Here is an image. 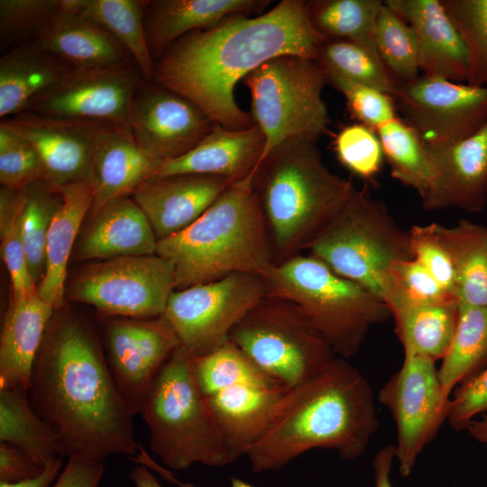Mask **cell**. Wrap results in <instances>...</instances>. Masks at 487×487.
I'll return each mask as SVG.
<instances>
[{
    "label": "cell",
    "instance_id": "obj_1",
    "mask_svg": "<svg viewBox=\"0 0 487 487\" xmlns=\"http://www.w3.org/2000/svg\"><path fill=\"white\" fill-rule=\"evenodd\" d=\"M325 40L308 18L306 1L282 0L264 14L232 15L179 39L159 58L153 78L216 124L242 130L255 124L235 102L238 81L278 56L314 60Z\"/></svg>",
    "mask_w": 487,
    "mask_h": 487
},
{
    "label": "cell",
    "instance_id": "obj_2",
    "mask_svg": "<svg viewBox=\"0 0 487 487\" xmlns=\"http://www.w3.org/2000/svg\"><path fill=\"white\" fill-rule=\"evenodd\" d=\"M35 413L56 433L61 457L103 462L137 455L133 415L118 392L89 326L52 317L34 359L27 391Z\"/></svg>",
    "mask_w": 487,
    "mask_h": 487
},
{
    "label": "cell",
    "instance_id": "obj_3",
    "mask_svg": "<svg viewBox=\"0 0 487 487\" xmlns=\"http://www.w3.org/2000/svg\"><path fill=\"white\" fill-rule=\"evenodd\" d=\"M379 426L367 378L347 359L326 369L285 396L270 426L248 450L254 473L277 471L305 452L330 449L355 460Z\"/></svg>",
    "mask_w": 487,
    "mask_h": 487
},
{
    "label": "cell",
    "instance_id": "obj_4",
    "mask_svg": "<svg viewBox=\"0 0 487 487\" xmlns=\"http://www.w3.org/2000/svg\"><path fill=\"white\" fill-rule=\"evenodd\" d=\"M273 264L308 250L342 210L354 188L331 172L317 142L292 138L271 150L253 177Z\"/></svg>",
    "mask_w": 487,
    "mask_h": 487
},
{
    "label": "cell",
    "instance_id": "obj_5",
    "mask_svg": "<svg viewBox=\"0 0 487 487\" xmlns=\"http://www.w3.org/2000/svg\"><path fill=\"white\" fill-rule=\"evenodd\" d=\"M253 174L230 185L193 224L158 241L156 254L175 269V290L234 273L265 278L273 265Z\"/></svg>",
    "mask_w": 487,
    "mask_h": 487
},
{
    "label": "cell",
    "instance_id": "obj_6",
    "mask_svg": "<svg viewBox=\"0 0 487 487\" xmlns=\"http://www.w3.org/2000/svg\"><path fill=\"white\" fill-rule=\"evenodd\" d=\"M264 280L267 295L297 305L344 359L355 355L370 331L391 317L381 298L309 253L273 264Z\"/></svg>",
    "mask_w": 487,
    "mask_h": 487
},
{
    "label": "cell",
    "instance_id": "obj_7",
    "mask_svg": "<svg viewBox=\"0 0 487 487\" xmlns=\"http://www.w3.org/2000/svg\"><path fill=\"white\" fill-rule=\"evenodd\" d=\"M141 415L150 448L169 468L231 464L221 432L200 391L193 358L179 345L165 361L143 401Z\"/></svg>",
    "mask_w": 487,
    "mask_h": 487
},
{
    "label": "cell",
    "instance_id": "obj_8",
    "mask_svg": "<svg viewBox=\"0 0 487 487\" xmlns=\"http://www.w3.org/2000/svg\"><path fill=\"white\" fill-rule=\"evenodd\" d=\"M193 371L233 463L265 433L289 390L229 341L193 359Z\"/></svg>",
    "mask_w": 487,
    "mask_h": 487
},
{
    "label": "cell",
    "instance_id": "obj_9",
    "mask_svg": "<svg viewBox=\"0 0 487 487\" xmlns=\"http://www.w3.org/2000/svg\"><path fill=\"white\" fill-rule=\"evenodd\" d=\"M308 250L335 273L381 299V284L390 268L413 258L409 231L398 225L382 201L356 188Z\"/></svg>",
    "mask_w": 487,
    "mask_h": 487
},
{
    "label": "cell",
    "instance_id": "obj_10",
    "mask_svg": "<svg viewBox=\"0 0 487 487\" xmlns=\"http://www.w3.org/2000/svg\"><path fill=\"white\" fill-rule=\"evenodd\" d=\"M229 342L289 390L309 381L337 357L297 305L270 295L234 326Z\"/></svg>",
    "mask_w": 487,
    "mask_h": 487
},
{
    "label": "cell",
    "instance_id": "obj_11",
    "mask_svg": "<svg viewBox=\"0 0 487 487\" xmlns=\"http://www.w3.org/2000/svg\"><path fill=\"white\" fill-rule=\"evenodd\" d=\"M251 94V116L265 136L262 159L286 140L317 142L330 124L322 92L325 75L315 60L275 57L244 78ZM261 159V161H262Z\"/></svg>",
    "mask_w": 487,
    "mask_h": 487
},
{
    "label": "cell",
    "instance_id": "obj_12",
    "mask_svg": "<svg viewBox=\"0 0 487 487\" xmlns=\"http://www.w3.org/2000/svg\"><path fill=\"white\" fill-rule=\"evenodd\" d=\"M174 290L170 260L158 254L123 256L83 268L70 283L69 297L107 317L152 318L164 314Z\"/></svg>",
    "mask_w": 487,
    "mask_h": 487
},
{
    "label": "cell",
    "instance_id": "obj_13",
    "mask_svg": "<svg viewBox=\"0 0 487 487\" xmlns=\"http://www.w3.org/2000/svg\"><path fill=\"white\" fill-rule=\"evenodd\" d=\"M264 278L234 273L174 290L163 317L193 359L225 345L234 326L266 295Z\"/></svg>",
    "mask_w": 487,
    "mask_h": 487
},
{
    "label": "cell",
    "instance_id": "obj_14",
    "mask_svg": "<svg viewBox=\"0 0 487 487\" xmlns=\"http://www.w3.org/2000/svg\"><path fill=\"white\" fill-rule=\"evenodd\" d=\"M378 400L393 417L395 458L400 474L409 476L421 452L447 419L450 400L444 397L436 362L404 354L400 368L380 389Z\"/></svg>",
    "mask_w": 487,
    "mask_h": 487
},
{
    "label": "cell",
    "instance_id": "obj_15",
    "mask_svg": "<svg viewBox=\"0 0 487 487\" xmlns=\"http://www.w3.org/2000/svg\"><path fill=\"white\" fill-rule=\"evenodd\" d=\"M393 100L427 148L462 142L487 124V87L421 75L398 84Z\"/></svg>",
    "mask_w": 487,
    "mask_h": 487
},
{
    "label": "cell",
    "instance_id": "obj_16",
    "mask_svg": "<svg viewBox=\"0 0 487 487\" xmlns=\"http://www.w3.org/2000/svg\"><path fill=\"white\" fill-rule=\"evenodd\" d=\"M129 60L99 67L73 69L37 96L26 111L56 118L106 122L127 126L133 95L140 85ZM139 69V68H138Z\"/></svg>",
    "mask_w": 487,
    "mask_h": 487
},
{
    "label": "cell",
    "instance_id": "obj_17",
    "mask_svg": "<svg viewBox=\"0 0 487 487\" xmlns=\"http://www.w3.org/2000/svg\"><path fill=\"white\" fill-rule=\"evenodd\" d=\"M104 331L106 358L116 389L130 412L141 414L150 387L179 341L163 315L111 317Z\"/></svg>",
    "mask_w": 487,
    "mask_h": 487
},
{
    "label": "cell",
    "instance_id": "obj_18",
    "mask_svg": "<svg viewBox=\"0 0 487 487\" xmlns=\"http://www.w3.org/2000/svg\"><path fill=\"white\" fill-rule=\"evenodd\" d=\"M215 124L194 102L161 86L139 85L128 118L139 147L162 162L190 152Z\"/></svg>",
    "mask_w": 487,
    "mask_h": 487
},
{
    "label": "cell",
    "instance_id": "obj_19",
    "mask_svg": "<svg viewBox=\"0 0 487 487\" xmlns=\"http://www.w3.org/2000/svg\"><path fill=\"white\" fill-rule=\"evenodd\" d=\"M1 124L25 138L36 150L45 179L61 189L88 180L94 144L106 122L56 118L29 111Z\"/></svg>",
    "mask_w": 487,
    "mask_h": 487
},
{
    "label": "cell",
    "instance_id": "obj_20",
    "mask_svg": "<svg viewBox=\"0 0 487 487\" xmlns=\"http://www.w3.org/2000/svg\"><path fill=\"white\" fill-rule=\"evenodd\" d=\"M427 150L434 178L421 200L423 207L430 211L451 207L469 213L482 211L487 205V124L462 142Z\"/></svg>",
    "mask_w": 487,
    "mask_h": 487
},
{
    "label": "cell",
    "instance_id": "obj_21",
    "mask_svg": "<svg viewBox=\"0 0 487 487\" xmlns=\"http://www.w3.org/2000/svg\"><path fill=\"white\" fill-rule=\"evenodd\" d=\"M232 184L219 176L172 174L148 179L133 191L132 198L160 241L193 224Z\"/></svg>",
    "mask_w": 487,
    "mask_h": 487
},
{
    "label": "cell",
    "instance_id": "obj_22",
    "mask_svg": "<svg viewBox=\"0 0 487 487\" xmlns=\"http://www.w3.org/2000/svg\"><path fill=\"white\" fill-rule=\"evenodd\" d=\"M72 256L78 261L156 254L158 240L141 207L130 196L90 210Z\"/></svg>",
    "mask_w": 487,
    "mask_h": 487
},
{
    "label": "cell",
    "instance_id": "obj_23",
    "mask_svg": "<svg viewBox=\"0 0 487 487\" xmlns=\"http://www.w3.org/2000/svg\"><path fill=\"white\" fill-rule=\"evenodd\" d=\"M384 3L414 30L419 70L423 75L466 82L467 52L440 0H387Z\"/></svg>",
    "mask_w": 487,
    "mask_h": 487
},
{
    "label": "cell",
    "instance_id": "obj_24",
    "mask_svg": "<svg viewBox=\"0 0 487 487\" xmlns=\"http://www.w3.org/2000/svg\"><path fill=\"white\" fill-rule=\"evenodd\" d=\"M164 162L147 155L127 126L108 124L96 136L88 182L96 210L116 198L132 195L156 176Z\"/></svg>",
    "mask_w": 487,
    "mask_h": 487
},
{
    "label": "cell",
    "instance_id": "obj_25",
    "mask_svg": "<svg viewBox=\"0 0 487 487\" xmlns=\"http://www.w3.org/2000/svg\"><path fill=\"white\" fill-rule=\"evenodd\" d=\"M265 148V136L256 124L232 130L215 124L201 142L185 155L165 161L156 177L202 174L234 183L253 175Z\"/></svg>",
    "mask_w": 487,
    "mask_h": 487
},
{
    "label": "cell",
    "instance_id": "obj_26",
    "mask_svg": "<svg viewBox=\"0 0 487 487\" xmlns=\"http://www.w3.org/2000/svg\"><path fill=\"white\" fill-rule=\"evenodd\" d=\"M269 0H156L144 2V29L150 52L160 58L172 44L196 31L237 14L263 10Z\"/></svg>",
    "mask_w": 487,
    "mask_h": 487
},
{
    "label": "cell",
    "instance_id": "obj_27",
    "mask_svg": "<svg viewBox=\"0 0 487 487\" xmlns=\"http://www.w3.org/2000/svg\"><path fill=\"white\" fill-rule=\"evenodd\" d=\"M55 309L37 292L11 299L0 337V389L28 391L34 359Z\"/></svg>",
    "mask_w": 487,
    "mask_h": 487
},
{
    "label": "cell",
    "instance_id": "obj_28",
    "mask_svg": "<svg viewBox=\"0 0 487 487\" xmlns=\"http://www.w3.org/2000/svg\"><path fill=\"white\" fill-rule=\"evenodd\" d=\"M60 2V10L36 38L45 50L73 69L110 65L131 58L126 49L99 24Z\"/></svg>",
    "mask_w": 487,
    "mask_h": 487
},
{
    "label": "cell",
    "instance_id": "obj_29",
    "mask_svg": "<svg viewBox=\"0 0 487 487\" xmlns=\"http://www.w3.org/2000/svg\"><path fill=\"white\" fill-rule=\"evenodd\" d=\"M72 67L45 50L37 40L17 45L0 60V116L25 112L41 94L60 81Z\"/></svg>",
    "mask_w": 487,
    "mask_h": 487
},
{
    "label": "cell",
    "instance_id": "obj_30",
    "mask_svg": "<svg viewBox=\"0 0 487 487\" xmlns=\"http://www.w3.org/2000/svg\"><path fill=\"white\" fill-rule=\"evenodd\" d=\"M62 201L56 211L47 235L46 270L37 286L38 296L59 310L63 307L67 266L83 221L93 205L88 180L63 187Z\"/></svg>",
    "mask_w": 487,
    "mask_h": 487
},
{
    "label": "cell",
    "instance_id": "obj_31",
    "mask_svg": "<svg viewBox=\"0 0 487 487\" xmlns=\"http://www.w3.org/2000/svg\"><path fill=\"white\" fill-rule=\"evenodd\" d=\"M435 227L455 266V299L487 308V226L461 219L454 226Z\"/></svg>",
    "mask_w": 487,
    "mask_h": 487
},
{
    "label": "cell",
    "instance_id": "obj_32",
    "mask_svg": "<svg viewBox=\"0 0 487 487\" xmlns=\"http://www.w3.org/2000/svg\"><path fill=\"white\" fill-rule=\"evenodd\" d=\"M458 310L456 299L392 309L395 333L404 354L419 355L435 362L442 360L455 332Z\"/></svg>",
    "mask_w": 487,
    "mask_h": 487
},
{
    "label": "cell",
    "instance_id": "obj_33",
    "mask_svg": "<svg viewBox=\"0 0 487 487\" xmlns=\"http://www.w3.org/2000/svg\"><path fill=\"white\" fill-rule=\"evenodd\" d=\"M61 4L108 32L126 49L146 81L153 79L155 63L146 40L143 1L61 0Z\"/></svg>",
    "mask_w": 487,
    "mask_h": 487
},
{
    "label": "cell",
    "instance_id": "obj_34",
    "mask_svg": "<svg viewBox=\"0 0 487 487\" xmlns=\"http://www.w3.org/2000/svg\"><path fill=\"white\" fill-rule=\"evenodd\" d=\"M0 442L23 449L42 466L61 457L58 436L35 413L22 388L0 389Z\"/></svg>",
    "mask_w": 487,
    "mask_h": 487
},
{
    "label": "cell",
    "instance_id": "obj_35",
    "mask_svg": "<svg viewBox=\"0 0 487 487\" xmlns=\"http://www.w3.org/2000/svg\"><path fill=\"white\" fill-rule=\"evenodd\" d=\"M438 377L444 397L487 365V308L459 304L450 347L441 360Z\"/></svg>",
    "mask_w": 487,
    "mask_h": 487
},
{
    "label": "cell",
    "instance_id": "obj_36",
    "mask_svg": "<svg viewBox=\"0 0 487 487\" xmlns=\"http://www.w3.org/2000/svg\"><path fill=\"white\" fill-rule=\"evenodd\" d=\"M382 5L381 0L306 1L312 25L326 39L352 41L378 56L375 27Z\"/></svg>",
    "mask_w": 487,
    "mask_h": 487
},
{
    "label": "cell",
    "instance_id": "obj_37",
    "mask_svg": "<svg viewBox=\"0 0 487 487\" xmlns=\"http://www.w3.org/2000/svg\"><path fill=\"white\" fill-rule=\"evenodd\" d=\"M376 133L391 176L424 199L431 187L434 170L428 152L416 131L395 118L377 128Z\"/></svg>",
    "mask_w": 487,
    "mask_h": 487
},
{
    "label": "cell",
    "instance_id": "obj_38",
    "mask_svg": "<svg viewBox=\"0 0 487 487\" xmlns=\"http://www.w3.org/2000/svg\"><path fill=\"white\" fill-rule=\"evenodd\" d=\"M20 193L22 241L29 272L38 286L46 270L48 231L62 201V194L44 179L28 184Z\"/></svg>",
    "mask_w": 487,
    "mask_h": 487
},
{
    "label": "cell",
    "instance_id": "obj_39",
    "mask_svg": "<svg viewBox=\"0 0 487 487\" xmlns=\"http://www.w3.org/2000/svg\"><path fill=\"white\" fill-rule=\"evenodd\" d=\"M315 61L324 75H335L363 84L393 98L398 83L381 58L364 46L348 40L326 39Z\"/></svg>",
    "mask_w": 487,
    "mask_h": 487
},
{
    "label": "cell",
    "instance_id": "obj_40",
    "mask_svg": "<svg viewBox=\"0 0 487 487\" xmlns=\"http://www.w3.org/2000/svg\"><path fill=\"white\" fill-rule=\"evenodd\" d=\"M375 43L382 63L398 84L419 76L418 46L414 30L384 1L377 16Z\"/></svg>",
    "mask_w": 487,
    "mask_h": 487
},
{
    "label": "cell",
    "instance_id": "obj_41",
    "mask_svg": "<svg viewBox=\"0 0 487 487\" xmlns=\"http://www.w3.org/2000/svg\"><path fill=\"white\" fill-rule=\"evenodd\" d=\"M22 208L20 189L1 186V252L10 275L11 299H14L37 292V286L28 270L22 241Z\"/></svg>",
    "mask_w": 487,
    "mask_h": 487
},
{
    "label": "cell",
    "instance_id": "obj_42",
    "mask_svg": "<svg viewBox=\"0 0 487 487\" xmlns=\"http://www.w3.org/2000/svg\"><path fill=\"white\" fill-rule=\"evenodd\" d=\"M468 57L466 84L487 87V0H440Z\"/></svg>",
    "mask_w": 487,
    "mask_h": 487
},
{
    "label": "cell",
    "instance_id": "obj_43",
    "mask_svg": "<svg viewBox=\"0 0 487 487\" xmlns=\"http://www.w3.org/2000/svg\"><path fill=\"white\" fill-rule=\"evenodd\" d=\"M381 297L390 311L407 305L455 299L413 258L390 268L381 284Z\"/></svg>",
    "mask_w": 487,
    "mask_h": 487
},
{
    "label": "cell",
    "instance_id": "obj_44",
    "mask_svg": "<svg viewBox=\"0 0 487 487\" xmlns=\"http://www.w3.org/2000/svg\"><path fill=\"white\" fill-rule=\"evenodd\" d=\"M60 8V0H1V49L36 40Z\"/></svg>",
    "mask_w": 487,
    "mask_h": 487
},
{
    "label": "cell",
    "instance_id": "obj_45",
    "mask_svg": "<svg viewBox=\"0 0 487 487\" xmlns=\"http://www.w3.org/2000/svg\"><path fill=\"white\" fill-rule=\"evenodd\" d=\"M334 149L345 168L365 179L375 177L384 159L377 133L363 124L344 127L335 139Z\"/></svg>",
    "mask_w": 487,
    "mask_h": 487
},
{
    "label": "cell",
    "instance_id": "obj_46",
    "mask_svg": "<svg viewBox=\"0 0 487 487\" xmlns=\"http://www.w3.org/2000/svg\"><path fill=\"white\" fill-rule=\"evenodd\" d=\"M45 179L41 159L25 138L0 124V183L21 189L39 179Z\"/></svg>",
    "mask_w": 487,
    "mask_h": 487
},
{
    "label": "cell",
    "instance_id": "obj_47",
    "mask_svg": "<svg viewBox=\"0 0 487 487\" xmlns=\"http://www.w3.org/2000/svg\"><path fill=\"white\" fill-rule=\"evenodd\" d=\"M330 84L345 98L351 115L361 124L375 130L396 117L393 98L372 87L335 75H325Z\"/></svg>",
    "mask_w": 487,
    "mask_h": 487
},
{
    "label": "cell",
    "instance_id": "obj_48",
    "mask_svg": "<svg viewBox=\"0 0 487 487\" xmlns=\"http://www.w3.org/2000/svg\"><path fill=\"white\" fill-rule=\"evenodd\" d=\"M409 234L413 259L455 297L456 283L455 266L450 253L436 231L435 223L426 225H414L409 230Z\"/></svg>",
    "mask_w": 487,
    "mask_h": 487
},
{
    "label": "cell",
    "instance_id": "obj_49",
    "mask_svg": "<svg viewBox=\"0 0 487 487\" xmlns=\"http://www.w3.org/2000/svg\"><path fill=\"white\" fill-rule=\"evenodd\" d=\"M452 395L446 420L453 429L466 430L477 415L487 413V365L458 385Z\"/></svg>",
    "mask_w": 487,
    "mask_h": 487
},
{
    "label": "cell",
    "instance_id": "obj_50",
    "mask_svg": "<svg viewBox=\"0 0 487 487\" xmlns=\"http://www.w3.org/2000/svg\"><path fill=\"white\" fill-rule=\"evenodd\" d=\"M44 466L23 449L8 443L0 444L1 482L13 483L35 477L42 472Z\"/></svg>",
    "mask_w": 487,
    "mask_h": 487
},
{
    "label": "cell",
    "instance_id": "obj_51",
    "mask_svg": "<svg viewBox=\"0 0 487 487\" xmlns=\"http://www.w3.org/2000/svg\"><path fill=\"white\" fill-rule=\"evenodd\" d=\"M104 472L103 462L70 457L51 487H99Z\"/></svg>",
    "mask_w": 487,
    "mask_h": 487
},
{
    "label": "cell",
    "instance_id": "obj_52",
    "mask_svg": "<svg viewBox=\"0 0 487 487\" xmlns=\"http://www.w3.org/2000/svg\"><path fill=\"white\" fill-rule=\"evenodd\" d=\"M395 458V446L392 445L381 448L372 462L375 487H392L391 472Z\"/></svg>",
    "mask_w": 487,
    "mask_h": 487
},
{
    "label": "cell",
    "instance_id": "obj_53",
    "mask_svg": "<svg viewBox=\"0 0 487 487\" xmlns=\"http://www.w3.org/2000/svg\"><path fill=\"white\" fill-rule=\"evenodd\" d=\"M62 458L57 457L46 464L42 472L35 477L13 483L0 482V487H51L62 466Z\"/></svg>",
    "mask_w": 487,
    "mask_h": 487
},
{
    "label": "cell",
    "instance_id": "obj_54",
    "mask_svg": "<svg viewBox=\"0 0 487 487\" xmlns=\"http://www.w3.org/2000/svg\"><path fill=\"white\" fill-rule=\"evenodd\" d=\"M129 477L135 487H161L158 480L144 465L133 468Z\"/></svg>",
    "mask_w": 487,
    "mask_h": 487
},
{
    "label": "cell",
    "instance_id": "obj_55",
    "mask_svg": "<svg viewBox=\"0 0 487 487\" xmlns=\"http://www.w3.org/2000/svg\"><path fill=\"white\" fill-rule=\"evenodd\" d=\"M466 430L474 439L487 445V413L472 420Z\"/></svg>",
    "mask_w": 487,
    "mask_h": 487
},
{
    "label": "cell",
    "instance_id": "obj_56",
    "mask_svg": "<svg viewBox=\"0 0 487 487\" xmlns=\"http://www.w3.org/2000/svg\"><path fill=\"white\" fill-rule=\"evenodd\" d=\"M180 487H196L192 484H189V483H183L181 482L179 484ZM230 487H254L249 483H247L246 482L241 480V479H238V478H232L231 479V486Z\"/></svg>",
    "mask_w": 487,
    "mask_h": 487
}]
</instances>
